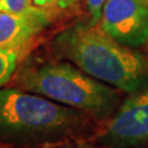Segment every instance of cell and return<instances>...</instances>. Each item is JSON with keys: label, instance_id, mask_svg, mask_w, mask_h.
Returning a JSON list of instances; mask_svg holds the SVG:
<instances>
[{"label": "cell", "instance_id": "6da1fadb", "mask_svg": "<svg viewBox=\"0 0 148 148\" xmlns=\"http://www.w3.org/2000/svg\"><path fill=\"white\" fill-rule=\"evenodd\" d=\"M90 116L20 88L0 89V146L42 148L84 138Z\"/></svg>", "mask_w": 148, "mask_h": 148}, {"label": "cell", "instance_id": "7a4b0ae2", "mask_svg": "<svg viewBox=\"0 0 148 148\" xmlns=\"http://www.w3.org/2000/svg\"><path fill=\"white\" fill-rule=\"evenodd\" d=\"M58 59L68 61L92 78L127 94L148 85V57L120 45L96 24H77L49 43Z\"/></svg>", "mask_w": 148, "mask_h": 148}, {"label": "cell", "instance_id": "3957f363", "mask_svg": "<svg viewBox=\"0 0 148 148\" xmlns=\"http://www.w3.org/2000/svg\"><path fill=\"white\" fill-rule=\"evenodd\" d=\"M22 90L45 96L96 120H109L122 103L119 89L92 78L63 59L30 62L16 73Z\"/></svg>", "mask_w": 148, "mask_h": 148}, {"label": "cell", "instance_id": "277c9868", "mask_svg": "<svg viewBox=\"0 0 148 148\" xmlns=\"http://www.w3.org/2000/svg\"><path fill=\"white\" fill-rule=\"evenodd\" d=\"M147 142L148 85L128 94L96 137V143L105 148H140Z\"/></svg>", "mask_w": 148, "mask_h": 148}, {"label": "cell", "instance_id": "5b68a950", "mask_svg": "<svg viewBox=\"0 0 148 148\" xmlns=\"http://www.w3.org/2000/svg\"><path fill=\"white\" fill-rule=\"evenodd\" d=\"M100 20L120 45L136 49L148 42V0H106Z\"/></svg>", "mask_w": 148, "mask_h": 148}, {"label": "cell", "instance_id": "8992f818", "mask_svg": "<svg viewBox=\"0 0 148 148\" xmlns=\"http://www.w3.org/2000/svg\"><path fill=\"white\" fill-rule=\"evenodd\" d=\"M51 22L48 9L32 12H0V49L22 51Z\"/></svg>", "mask_w": 148, "mask_h": 148}, {"label": "cell", "instance_id": "52a82bcc", "mask_svg": "<svg viewBox=\"0 0 148 148\" xmlns=\"http://www.w3.org/2000/svg\"><path fill=\"white\" fill-rule=\"evenodd\" d=\"M20 52L17 49H0V89L16 73Z\"/></svg>", "mask_w": 148, "mask_h": 148}, {"label": "cell", "instance_id": "ba28073f", "mask_svg": "<svg viewBox=\"0 0 148 148\" xmlns=\"http://www.w3.org/2000/svg\"><path fill=\"white\" fill-rule=\"evenodd\" d=\"M41 8L32 5L30 0H0V12L26 14L32 12Z\"/></svg>", "mask_w": 148, "mask_h": 148}, {"label": "cell", "instance_id": "9c48e42d", "mask_svg": "<svg viewBox=\"0 0 148 148\" xmlns=\"http://www.w3.org/2000/svg\"><path fill=\"white\" fill-rule=\"evenodd\" d=\"M32 3V5L36 8H41V9H66L72 6L73 4H75L80 0H30Z\"/></svg>", "mask_w": 148, "mask_h": 148}, {"label": "cell", "instance_id": "30bf717a", "mask_svg": "<svg viewBox=\"0 0 148 148\" xmlns=\"http://www.w3.org/2000/svg\"><path fill=\"white\" fill-rule=\"evenodd\" d=\"M106 0H86V5H88V10L90 14V18L92 24H96L100 18H101V14H103V8L105 5Z\"/></svg>", "mask_w": 148, "mask_h": 148}, {"label": "cell", "instance_id": "8fae6325", "mask_svg": "<svg viewBox=\"0 0 148 148\" xmlns=\"http://www.w3.org/2000/svg\"><path fill=\"white\" fill-rule=\"evenodd\" d=\"M42 148H105L103 146L96 145H91V143H86V142H74V143H61V145H56V146H49V147H42Z\"/></svg>", "mask_w": 148, "mask_h": 148}, {"label": "cell", "instance_id": "7c38bea8", "mask_svg": "<svg viewBox=\"0 0 148 148\" xmlns=\"http://www.w3.org/2000/svg\"><path fill=\"white\" fill-rule=\"evenodd\" d=\"M0 148H8V147H5V146H0Z\"/></svg>", "mask_w": 148, "mask_h": 148}]
</instances>
